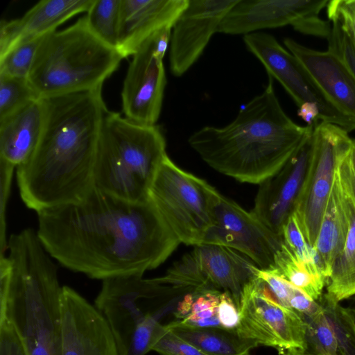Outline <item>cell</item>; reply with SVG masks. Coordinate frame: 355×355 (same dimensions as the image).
<instances>
[{"label": "cell", "mask_w": 355, "mask_h": 355, "mask_svg": "<svg viewBox=\"0 0 355 355\" xmlns=\"http://www.w3.org/2000/svg\"><path fill=\"white\" fill-rule=\"evenodd\" d=\"M37 214V236L64 268L105 280L142 275L180 243L148 198L132 202L95 186L80 200Z\"/></svg>", "instance_id": "1"}, {"label": "cell", "mask_w": 355, "mask_h": 355, "mask_svg": "<svg viewBox=\"0 0 355 355\" xmlns=\"http://www.w3.org/2000/svg\"><path fill=\"white\" fill-rule=\"evenodd\" d=\"M101 89L43 98L41 137L16 171L19 195L28 208L37 213L76 202L95 186L96 153L107 110Z\"/></svg>", "instance_id": "2"}, {"label": "cell", "mask_w": 355, "mask_h": 355, "mask_svg": "<svg viewBox=\"0 0 355 355\" xmlns=\"http://www.w3.org/2000/svg\"><path fill=\"white\" fill-rule=\"evenodd\" d=\"M284 112L272 77L264 90L223 127L205 126L189 138L190 146L214 170L259 184L277 172L311 135Z\"/></svg>", "instance_id": "3"}, {"label": "cell", "mask_w": 355, "mask_h": 355, "mask_svg": "<svg viewBox=\"0 0 355 355\" xmlns=\"http://www.w3.org/2000/svg\"><path fill=\"white\" fill-rule=\"evenodd\" d=\"M7 252L9 261L0 263V318L14 325L27 355H62V286L53 258L31 228L10 235Z\"/></svg>", "instance_id": "4"}, {"label": "cell", "mask_w": 355, "mask_h": 355, "mask_svg": "<svg viewBox=\"0 0 355 355\" xmlns=\"http://www.w3.org/2000/svg\"><path fill=\"white\" fill-rule=\"evenodd\" d=\"M123 59L98 38L85 16L45 35L28 80L41 98L102 87Z\"/></svg>", "instance_id": "5"}, {"label": "cell", "mask_w": 355, "mask_h": 355, "mask_svg": "<svg viewBox=\"0 0 355 355\" xmlns=\"http://www.w3.org/2000/svg\"><path fill=\"white\" fill-rule=\"evenodd\" d=\"M166 156L165 138L158 126L135 123L107 109L96 153L94 185L128 201L146 200Z\"/></svg>", "instance_id": "6"}, {"label": "cell", "mask_w": 355, "mask_h": 355, "mask_svg": "<svg viewBox=\"0 0 355 355\" xmlns=\"http://www.w3.org/2000/svg\"><path fill=\"white\" fill-rule=\"evenodd\" d=\"M171 289L156 278L126 275L102 281L94 306L106 320L119 355H146L166 331L162 320L176 306V300L159 304Z\"/></svg>", "instance_id": "7"}, {"label": "cell", "mask_w": 355, "mask_h": 355, "mask_svg": "<svg viewBox=\"0 0 355 355\" xmlns=\"http://www.w3.org/2000/svg\"><path fill=\"white\" fill-rule=\"evenodd\" d=\"M217 190L166 156L150 185L148 196L180 243H204L213 225Z\"/></svg>", "instance_id": "8"}, {"label": "cell", "mask_w": 355, "mask_h": 355, "mask_svg": "<svg viewBox=\"0 0 355 355\" xmlns=\"http://www.w3.org/2000/svg\"><path fill=\"white\" fill-rule=\"evenodd\" d=\"M258 268L250 259L234 249L202 243L193 246L157 279L174 293L227 292L239 309L243 287L255 277Z\"/></svg>", "instance_id": "9"}, {"label": "cell", "mask_w": 355, "mask_h": 355, "mask_svg": "<svg viewBox=\"0 0 355 355\" xmlns=\"http://www.w3.org/2000/svg\"><path fill=\"white\" fill-rule=\"evenodd\" d=\"M349 132L320 122L313 130L309 163L294 213L304 237L314 248L340 157L353 146Z\"/></svg>", "instance_id": "10"}, {"label": "cell", "mask_w": 355, "mask_h": 355, "mask_svg": "<svg viewBox=\"0 0 355 355\" xmlns=\"http://www.w3.org/2000/svg\"><path fill=\"white\" fill-rule=\"evenodd\" d=\"M239 336L257 345L308 350L306 324L293 310L280 304L256 276L243 287L239 307Z\"/></svg>", "instance_id": "11"}, {"label": "cell", "mask_w": 355, "mask_h": 355, "mask_svg": "<svg viewBox=\"0 0 355 355\" xmlns=\"http://www.w3.org/2000/svg\"><path fill=\"white\" fill-rule=\"evenodd\" d=\"M328 0H239L224 17L218 33L248 35L291 25L304 34L327 39L331 26L319 17Z\"/></svg>", "instance_id": "12"}, {"label": "cell", "mask_w": 355, "mask_h": 355, "mask_svg": "<svg viewBox=\"0 0 355 355\" xmlns=\"http://www.w3.org/2000/svg\"><path fill=\"white\" fill-rule=\"evenodd\" d=\"M243 42L248 50L262 63L270 76L283 86L298 107L306 103H314L319 109L322 122L336 125L347 132L355 130V123L328 101L300 61L275 37L255 32L244 35Z\"/></svg>", "instance_id": "13"}, {"label": "cell", "mask_w": 355, "mask_h": 355, "mask_svg": "<svg viewBox=\"0 0 355 355\" xmlns=\"http://www.w3.org/2000/svg\"><path fill=\"white\" fill-rule=\"evenodd\" d=\"M212 213L213 225L203 243L230 248L248 257L261 270L275 269L277 255L284 245L282 236L218 191Z\"/></svg>", "instance_id": "14"}, {"label": "cell", "mask_w": 355, "mask_h": 355, "mask_svg": "<svg viewBox=\"0 0 355 355\" xmlns=\"http://www.w3.org/2000/svg\"><path fill=\"white\" fill-rule=\"evenodd\" d=\"M239 0H189L174 23L170 40L172 74L180 77L198 60L224 17Z\"/></svg>", "instance_id": "15"}, {"label": "cell", "mask_w": 355, "mask_h": 355, "mask_svg": "<svg viewBox=\"0 0 355 355\" xmlns=\"http://www.w3.org/2000/svg\"><path fill=\"white\" fill-rule=\"evenodd\" d=\"M152 36L132 55L121 92L125 117L144 125L157 121L166 85L163 59L155 52Z\"/></svg>", "instance_id": "16"}, {"label": "cell", "mask_w": 355, "mask_h": 355, "mask_svg": "<svg viewBox=\"0 0 355 355\" xmlns=\"http://www.w3.org/2000/svg\"><path fill=\"white\" fill-rule=\"evenodd\" d=\"M60 313L62 355H119L103 315L68 286H62Z\"/></svg>", "instance_id": "17"}, {"label": "cell", "mask_w": 355, "mask_h": 355, "mask_svg": "<svg viewBox=\"0 0 355 355\" xmlns=\"http://www.w3.org/2000/svg\"><path fill=\"white\" fill-rule=\"evenodd\" d=\"M311 136L312 133L282 167L259 184L251 212L281 236L284 224L294 212L304 181L311 153Z\"/></svg>", "instance_id": "18"}, {"label": "cell", "mask_w": 355, "mask_h": 355, "mask_svg": "<svg viewBox=\"0 0 355 355\" xmlns=\"http://www.w3.org/2000/svg\"><path fill=\"white\" fill-rule=\"evenodd\" d=\"M284 43L328 101L355 123V77L343 60L329 50H314L291 38H285Z\"/></svg>", "instance_id": "19"}, {"label": "cell", "mask_w": 355, "mask_h": 355, "mask_svg": "<svg viewBox=\"0 0 355 355\" xmlns=\"http://www.w3.org/2000/svg\"><path fill=\"white\" fill-rule=\"evenodd\" d=\"M189 0H121L116 50L123 58L133 55L161 29L171 26Z\"/></svg>", "instance_id": "20"}, {"label": "cell", "mask_w": 355, "mask_h": 355, "mask_svg": "<svg viewBox=\"0 0 355 355\" xmlns=\"http://www.w3.org/2000/svg\"><path fill=\"white\" fill-rule=\"evenodd\" d=\"M94 0H42L21 18L0 23V58L17 45L48 35L74 15L89 9Z\"/></svg>", "instance_id": "21"}, {"label": "cell", "mask_w": 355, "mask_h": 355, "mask_svg": "<svg viewBox=\"0 0 355 355\" xmlns=\"http://www.w3.org/2000/svg\"><path fill=\"white\" fill-rule=\"evenodd\" d=\"M45 119L43 98L33 100L0 120V158L17 167L35 150Z\"/></svg>", "instance_id": "22"}, {"label": "cell", "mask_w": 355, "mask_h": 355, "mask_svg": "<svg viewBox=\"0 0 355 355\" xmlns=\"http://www.w3.org/2000/svg\"><path fill=\"white\" fill-rule=\"evenodd\" d=\"M347 152L336 164L332 188L313 248L317 261L327 281L334 262L344 248L348 232L349 218L340 171V160Z\"/></svg>", "instance_id": "23"}, {"label": "cell", "mask_w": 355, "mask_h": 355, "mask_svg": "<svg viewBox=\"0 0 355 355\" xmlns=\"http://www.w3.org/2000/svg\"><path fill=\"white\" fill-rule=\"evenodd\" d=\"M347 153L340 160V171L349 218L348 232L344 248L333 263L325 293L338 303L355 296V192L345 161Z\"/></svg>", "instance_id": "24"}, {"label": "cell", "mask_w": 355, "mask_h": 355, "mask_svg": "<svg viewBox=\"0 0 355 355\" xmlns=\"http://www.w3.org/2000/svg\"><path fill=\"white\" fill-rule=\"evenodd\" d=\"M166 327L209 355H245L258 346L252 340L241 338L235 331L191 327L183 324L179 320L169 322Z\"/></svg>", "instance_id": "25"}, {"label": "cell", "mask_w": 355, "mask_h": 355, "mask_svg": "<svg viewBox=\"0 0 355 355\" xmlns=\"http://www.w3.org/2000/svg\"><path fill=\"white\" fill-rule=\"evenodd\" d=\"M272 270L311 299L318 301L322 297L327 279L319 266L298 261L284 243L277 255Z\"/></svg>", "instance_id": "26"}, {"label": "cell", "mask_w": 355, "mask_h": 355, "mask_svg": "<svg viewBox=\"0 0 355 355\" xmlns=\"http://www.w3.org/2000/svg\"><path fill=\"white\" fill-rule=\"evenodd\" d=\"M121 0H94L85 15L89 27L103 42L116 50Z\"/></svg>", "instance_id": "27"}, {"label": "cell", "mask_w": 355, "mask_h": 355, "mask_svg": "<svg viewBox=\"0 0 355 355\" xmlns=\"http://www.w3.org/2000/svg\"><path fill=\"white\" fill-rule=\"evenodd\" d=\"M332 325L340 355H355V316L353 310L342 306L324 294L318 300Z\"/></svg>", "instance_id": "28"}, {"label": "cell", "mask_w": 355, "mask_h": 355, "mask_svg": "<svg viewBox=\"0 0 355 355\" xmlns=\"http://www.w3.org/2000/svg\"><path fill=\"white\" fill-rule=\"evenodd\" d=\"M37 98L28 78L0 75V120Z\"/></svg>", "instance_id": "29"}, {"label": "cell", "mask_w": 355, "mask_h": 355, "mask_svg": "<svg viewBox=\"0 0 355 355\" xmlns=\"http://www.w3.org/2000/svg\"><path fill=\"white\" fill-rule=\"evenodd\" d=\"M223 292L216 290H203L192 292L193 295L189 314L182 324L196 327L223 329L218 320L217 309Z\"/></svg>", "instance_id": "30"}, {"label": "cell", "mask_w": 355, "mask_h": 355, "mask_svg": "<svg viewBox=\"0 0 355 355\" xmlns=\"http://www.w3.org/2000/svg\"><path fill=\"white\" fill-rule=\"evenodd\" d=\"M306 324L308 351L321 355H338L334 329L324 310L304 320Z\"/></svg>", "instance_id": "31"}, {"label": "cell", "mask_w": 355, "mask_h": 355, "mask_svg": "<svg viewBox=\"0 0 355 355\" xmlns=\"http://www.w3.org/2000/svg\"><path fill=\"white\" fill-rule=\"evenodd\" d=\"M44 37L24 42L1 58L0 75L28 78L37 49Z\"/></svg>", "instance_id": "32"}, {"label": "cell", "mask_w": 355, "mask_h": 355, "mask_svg": "<svg viewBox=\"0 0 355 355\" xmlns=\"http://www.w3.org/2000/svg\"><path fill=\"white\" fill-rule=\"evenodd\" d=\"M282 236L285 245L298 261L307 265H318L315 250L306 243L294 212L284 224Z\"/></svg>", "instance_id": "33"}, {"label": "cell", "mask_w": 355, "mask_h": 355, "mask_svg": "<svg viewBox=\"0 0 355 355\" xmlns=\"http://www.w3.org/2000/svg\"><path fill=\"white\" fill-rule=\"evenodd\" d=\"M328 18L337 23L355 48V0H331L327 5Z\"/></svg>", "instance_id": "34"}, {"label": "cell", "mask_w": 355, "mask_h": 355, "mask_svg": "<svg viewBox=\"0 0 355 355\" xmlns=\"http://www.w3.org/2000/svg\"><path fill=\"white\" fill-rule=\"evenodd\" d=\"M15 168V166L0 158V257L6 255L5 252H7L6 207Z\"/></svg>", "instance_id": "35"}, {"label": "cell", "mask_w": 355, "mask_h": 355, "mask_svg": "<svg viewBox=\"0 0 355 355\" xmlns=\"http://www.w3.org/2000/svg\"><path fill=\"white\" fill-rule=\"evenodd\" d=\"M332 23L330 34L327 38L328 50L338 55L355 77V48L340 26Z\"/></svg>", "instance_id": "36"}, {"label": "cell", "mask_w": 355, "mask_h": 355, "mask_svg": "<svg viewBox=\"0 0 355 355\" xmlns=\"http://www.w3.org/2000/svg\"><path fill=\"white\" fill-rule=\"evenodd\" d=\"M166 328V331L154 345L152 350L161 355H209Z\"/></svg>", "instance_id": "37"}, {"label": "cell", "mask_w": 355, "mask_h": 355, "mask_svg": "<svg viewBox=\"0 0 355 355\" xmlns=\"http://www.w3.org/2000/svg\"><path fill=\"white\" fill-rule=\"evenodd\" d=\"M0 355H27L19 334L6 318H0Z\"/></svg>", "instance_id": "38"}, {"label": "cell", "mask_w": 355, "mask_h": 355, "mask_svg": "<svg viewBox=\"0 0 355 355\" xmlns=\"http://www.w3.org/2000/svg\"><path fill=\"white\" fill-rule=\"evenodd\" d=\"M217 315L221 327L225 329L235 331L239 324V309L232 296L227 292L220 294Z\"/></svg>", "instance_id": "39"}, {"label": "cell", "mask_w": 355, "mask_h": 355, "mask_svg": "<svg viewBox=\"0 0 355 355\" xmlns=\"http://www.w3.org/2000/svg\"><path fill=\"white\" fill-rule=\"evenodd\" d=\"M289 308L297 313L303 320L313 317L323 310L319 302L311 299L297 288L291 298Z\"/></svg>", "instance_id": "40"}, {"label": "cell", "mask_w": 355, "mask_h": 355, "mask_svg": "<svg viewBox=\"0 0 355 355\" xmlns=\"http://www.w3.org/2000/svg\"><path fill=\"white\" fill-rule=\"evenodd\" d=\"M297 114L307 123V125L315 126L320 120L319 109L314 103L303 104L298 107Z\"/></svg>", "instance_id": "41"}, {"label": "cell", "mask_w": 355, "mask_h": 355, "mask_svg": "<svg viewBox=\"0 0 355 355\" xmlns=\"http://www.w3.org/2000/svg\"><path fill=\"white\" fill-rule=\"evenodd\" d=\"M282 355H321L311 352L310 351H302L297 349L287 350L284 352Z\"/></svg>", "instance_id": "42"}, {"label": "cell", "mask_w": 355, "mask_h": 355, "mask_svg": "<svg viewBox=\"0 0 355 355\" xmlns=\"http://www.w3.org/2000/svg\"><path fill=\"white\" fill-rule=\"evenodd\" d=\"M352 154L355 158V139H353Z\"/></svg>", "instance_id": "43"}, {"label": "cell", "mask_w": 355, "mask_h": 355, "mask_svg": "<svg viewBox=\"0 0 355 355\" xmlns=\"http://www.w3.org/2000/svg\"><path fill=\"white\" fill-rule=\"evenodd\" d=\"M353 312H354V316H355V310H353Z\"/></svg>", "instance_id": "44"}, {"label": "cell", "mask_w": 355, "mask_h": 355, "mask_svg": "<svg viewBox=\"0 0 355 355\" xmlns=\"http://www.w3.org/2000/svg\"><path fill=\"white\" fill-rule=\"evenodd\" d=\"M245 355H250V353H247V354H245Z\"/></svg>", "instance_id": "45"}]
</instances>
